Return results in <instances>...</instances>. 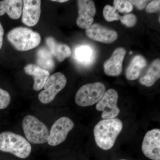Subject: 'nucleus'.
<instances>
[{
	"label": "nucleus",
	"mask_w": 160,
	"mask_h": 160,
	"mask_svg": "<svg viewBox=\"0 0 160 160\" xmlns=\"http://www.w3.org/2000/svg\"><path fill=\"white\" fill-rule=\"evenodd\" d=\"M160 9V1L159 0H154L148 4L146 10L149 13H153L155 12L159 11Z\"/></svg>",
	"instance_id": "nucleus-25"
},
{
	"label": "nucleus",
	"mask_w": 160,
	"mask_h": 160,
	"mask_svg": "<svg viewBox=\"0 0 160 160\" xmlns=\"http://www.w3.org/2000/svg\"><path fill=\"white\" fill-rule=\"evenodd\" d=\"M132 4L134 5L138 9H143L148 2L147 1H129Z\"/></svg>",
	"instance_id": "nucleus-26"
},
{
	"label": "nucleus",
	"mask_w": 160,
	"mask_h": 160,
	"mask_svg": "<svg viewBox=\"0 0 160 160\" xmlns=\"http://www.w3.org/2000/svg\"><path fill=\"white\" fill-rule=\"evenodd\" d=\"M143 154L152 160H160V130L154 129L146 132L142 146Z\"/></svg>",
	"instance_id": "nucleus-9"
},
{
	"label": "nucleus",
	"mask_w": 160,
	"mask_h": 160,
	"mask_svg": "<svg viewBox=\"0 0 160 160\" xmlns=\"http://www.w3.org/2000/svg\"><path fill=\"white\" fill-rule=\"evenodd\" d=\"M74 126V122L69 118L62 117L60 118L52 126L47 140L48 144L55 146L63 142Z\"/></svg>",
	"instance_id": "nucleus-8"
},
{
	"label": "nucleus",
	"mask_w": 160,
	"mask_h": 160,
	"mask_svg": "<svg viewBox=\"0 0 160 160\" xmlns=\"http://www.w3.org/2000/svg\"><path fill=\"white\" fill-rule=\"evenodd\" d=\"M0 150L12 153L20 158H26L32 151L31 145L25 138L11 132L0 133Z\"/></svg>",
	"instance_id": "nucleus-2"
},
{
	"label": "nucleus",
	"mask_w": 160,
	"mask_h": 160,
	"mask_svg": "<svg viewBox=\"0 0 160 160\" xmlns=\"http://www.w3.org/2000/svg\"><path fill=\"white\" fill-rule=\"evenodd\" d=\"M4 29L2 24L0 22V49L2 48L3 45V36H4Z\"/></svg>",
	"instance_id": "nucleus-27"
},
{
	"label": "nucleus",
	"mask_w": 160,
	"mask_h": 160,
	"mask_svg": "<svg viewBox=\"0 0 160 160\" xmlns=\"http://www.w3.org/2000/svg\"><path fill=\"white\" fill-rule=\"evenodd\" d=\"M86 34L91 39L107 44L113 42L118 37L117 32L96 23L86 29Z\"/></svg>",
	"instance_id": "nucleus-12"
},
{
	"label": "nucleus",
	"mask_w": 160,
	"mask_h": 160,
	"mask_svg": "<svg viewBox=\"0 0 160 160\" xmlns=\"http://www.w3.org/2000/svg\"><path fill=\"white\" fill-rule=\"evenodd\" d=\"M125 160V159H122V160Z\"/></svg>",
	"instance_id": "nucleus-29"
},
{
	"label": "nucleus",
	"mask_w": 160,
	"mask_h": 160,
	"mask_svg": "<svg viewBox=\"0 0 160 160\" xmlns=\"http://www.w3.org/2000/svg\"><path fill=\"white\" fill-rule=\"evenodd\" d=\"M113 7L118 12L128 13L132 11L133 6L129 1L115 0L113 1Z\"/></svg>",
	"instance_id": "nucleus-22"
},
{
	"label": "nucleus",
	"mask_w": 160,
	"mask_h": 160,
	"mask_svg": "<svg viewBox=\"0 0 160 160\" xmlns=\"http://www.w3.org/2000/svg\"><path fill=\"white\" fill-rule=\"evenodd\" d=\"M66 78L62 72L53 73L49 77L44 85V90L38 95L41 102L47 104L52 102L57 95L66 86Z\"/></svg>",
	"instance_id": "nucleus-6"
},
{
	"label": "nucleus",
	"mask_w": 160,
	"mask_h": 160,
	"mask_svg": "<svg viewBox=\"0 0 160 160\" xmlns=\"http://www.w3.org/2000/svg\"><path fill=\"white\" fill-rule=\"evenodd\" d=\"M147 62L142 56L137 55L132 60L126 71V78L130 81L137 79L142 69L146 67Z\"/></svg>",
	"instance_id": "nucleus-17"
},
{
	"label": "nucleus",
	"mask_w": 160,
	"mask_h": 160,
	"mask_svg": "<svg viewBox=\"0 0 160 160\" xmlns=\"http://www.w3.org/2000/svg\"><path fill=\"white\" fill-rule=\"evenodd\" d=\"M118 94L114 89H110L106 91L102 98L97 103L96 109L102 112L103 119L116 118L119 114L120 109L118 106Z\"/></svg>",
	"instance_id": "nucleus-7"
},
{
	"label": "nucleus",
	"mask_w": 160,
	"mask_h": 160,
	"mask_svg": "<svg viewBox=\"0 0 160 160\" xmlns=\"http://www.w3.org/2000/svg\"><path fill=\"white\" fill-rule=\"evenodd\" d=\"M23 3L22 22L29 27L35 26L38 22L41 16V1L24 0Z\"/></svg>",
	"instance_id": "nucleus-11"
},
{
	"label": "nucleus",
	"mask_w": 160,
	"mask_h": 160,
	"mask_svg": "<svg viewBox=\"0 0 160 160\" xmlns=\"http://www.w3.org/2000/svg\"><path fill=\"white\" fill-rule=\"evenodd\" d=\"M93 51L90 46L81 45L75 49V56L79 62L87 64L91 62L93 56Z\"/></svg>",
	"instance_id": "nucleus-20"
},
{
	"label": "nucleus",
	"mask_w": 160,
	"mask_h": 160,
	"mask_svg": "<svg viewBox=\"0 0 160 160\" xmlns=\"http://www.w3.org/2000/svg\"><path fill=\"white\" fill-rule=\"evenodd\" d=\"M23 131L27 141L33 144L47 142L49 131L48 127L35 117L27 115L22 121Z\"/></svg>",
	"instance_id": "nucleus-4"
},
{
	"label": "nucleus",
	"mask_w": 160,
	"mask_h": 160,
	"mask_svg": "<svg viewBox=\"0 0 160 160\" xmlns=\"http://www.w3.org/2000/svg\"><path fill=\"white\" fill-rule=\"evenodd\" d=\"M120 20L122 24L128 27H133L135 25L137 22L136 16L132 13L125 15L122 17L121 16Z\"/></svg>",
	"instance_id": "nucleus-24"
},
{
	"label": "nucleus",
	"mask_w": 160,
	"mask_h": 160,
	"mask_svg": "<svg viewBox=\"0 0 160 160\" xmlns=\"http://www.w3.org/2000/svg\"><path fill=\"white\" fill-rule=\"evenodd\" d=\"M37 63L41 68L50 72L55 67V62L53 56L49 49L42 47L38 50L37 53Z\"/></svg>",
	"instance_id": "nucleus-19"
},
{
	"label": "nucleus",
	"mask_w": 160,
	"mask_h": 160,
	"mask_svg": "<svg viewBox=\"0 0 160 160\" xmlns=\"http://www.w3.org/2000/svg\"><path fill=\"white\" fill-rule=\"evenodd\" d=\"M123 126L122 122L117 118L99 121L93 129L97 145L103 150L111 149L122 130Z\"/></svg>",
	"instance_id": "nucleus-1"
},
{
	"label": "nucleus",
	"mask_w": 160,
	"mask_h": 160,
	"mask_svg": "<svg viewBox=\"0 0 160 160\" xmlns=\"http://www.w3.org/2000/svg\"><path fill=\"white\" fill-rule=\"evenodd\" d=\"M160 78V60L157 59L152 62L146 74L140 78L139 82L143 86L151 87Z\"/></svg>",
	"instance_id": "nucleus-18"
},
{
	"label": "nucleus",
	"mask_w": 160,
	"mask_h": 160,
	"mask_svg": "<svg viewBox=\"0 0 160 160\" xmlns=\"http://www.w3.org/2000/svg\"><path fill=\"white\" fill-rule=\"evenodd\" d=\"M23 1L4 0L0 1V16L6 13L14 20L19 18L22 11Z\"/></svg>",
	"instance_id": "nucleus-16"
},
{
	"label": "nucleus",
	"mask_w": 160,
	"mask_h": 160,
	"mask_svg": "<svg viewBox=\"0 0 160 160\" xmlns=\"http://www.w3.org/2000/svg\"><path fill=\"white\" fill-rule=\"evenodd\" d=\"M52 1V2H60V3H63V2H67V0H53V1Z\"/></svg>",
	"instance_id": "nucleus-28"
},
{
	"label": "nucleus",
	"mask_w": 160,
	"mask_h": 160,
	"mask_svg": "<svg viewBox=\"0 0 160 160\" xmlns=\"http://www.w3.org/2000/svg\"><path fill=\"white\" fill-rule=\"evenodd\" d=\"M103 16L107 22H111L120 20L121 16L113 6L106 5L103 9Z\"/></svg>",
	"instance_id": "nucleus-21"
},
{
	"label": "nucleus",
	"mask_w": 160,
	"mask_h": 160,
	"mask_svg": "<svg viewBox=\"0 0 160 160\" xmlns=\"http://www.w3.org/2000/svg\"><path fill=\"white\" fill-rule=\"evenodd\" d=\"M106 91V86L102 83L97 82L86 84L77 92L75 102L81 107L92 106L102 99Z\"/></svg>",
	"instance_id": "nucleus-5"
},
{
	"label": "nucleus",
	"mask_w": 160,
	"mask_h": 160,
	"mask_svg": "<svg viewBox=\"0 0 160 160\" xmlns=\"http://www.w3.org/2000/svg\"><path fill=\"white\" fill-rule=\"evenodd\" d=\"M11 101L10 94L8 92L0 88V109H6Z\"/></svg>",
	"instance_id": "nucleus-23"
},
{
	"label": "nucleus",
	"mask_w": 160,
	"mask_h": 160,
	"mask_svg": "<svg viewBox=\"0 0 160 160\" xmlns=\"http://www.w3.org/2000/svg\"><path fill=\"white\" fill-rule=\"evenodd\" d=\"M126 50L122 47L115 49L109 59L104 64V72L109 76H118L122 71V64L126 54Z\"/></svg>",
	"instance_id": "nucleus-13"
},
{
	"label": "nucleus",
	"mask_w": 160,
	"mask_h": 160,
	"mask_svg": "<svg viewBox=\"0 0 160 160\" xmlns=\"http://www.w3.org/2000/svg\"><path fill=\"white\" fill-rule=\"evenodd\" d=\"M46 41L49 51L59 62H63L71 55V49L66 44L58 42L52 37L46 38Z\"/></svg>",
	"instance_id": "nucleus-15"
},
{
	"label": "nucleus",
	"mask_w": 160,
	"mask_h": 160,
	"mask_svg": "<svg viewBox=\"0 0 160 160\" xmlns=\"http://www.w3.org/2000/svg\"><path fill=\"white\" fill-rule=\"evenodd\" d=\"M24 70L26 74L32 76L34 79L33 89L36 91L43 88L46 81L50 76L49 71L35 64H28L25 66Z\"/></svg>",
	"instance_id": "nucleus-14"
},
{
	"label": "nucleus",
	"mask_w": 160,
	"mask_h": 160,
	"mask_svg": "<svg viewBox=\"0 0 160 160\" xmlns=\"http://www.w3.org/2000/svg\"><path fill=\"white\" fill-rule=\"evenodd\" d=\"M78 17L77 24L80 28L87 29L92 24L96 12L93 1L90 0L77 1Z\"/></svg>",
	"instance_id": "nucleus-10"
},
{
	"label": "nucleus",
	"mask_w": 160,
	"mask_h": 160,
	"mask_svg": "<svg viewBox=\"0 0 160 160\" xmlns=\"http://www.w3.org/2000/svg\"><path fill=\"white\" fill-rule=\"evenodd\" d=\"M7 39L12 46L20 51L34 49L41 43L40 35L27 27H18L8 32Z\"/></svg>",
	"instance_id": "nucleus-3"
}]
</instances>
